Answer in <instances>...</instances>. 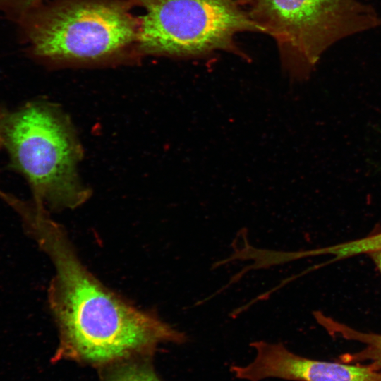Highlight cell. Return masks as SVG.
<instances>
[{"instance_id":"obj_1","label":"cell","mask_w":381,"mask_h":381,"mask_svg":"<svg viewBox=\"0 0 381 381\" xmlns=\"http://www.w3.org/2000/svg\"><path fill=\"white\" fill-rule=\"evenodd\" d=\"M20 215L54 269L48 303L58 328L52 361L66 358L109 365L148 355L162 344H181L185 334L105 286L79 258L63 226L34 204Z\"/></svg>"},{"instance_id":"obj_2","label":"cell","mask_w":381,"mask_h":381,"mask_svg":"<svg viewBox=\"0 0 381 381\" xmlns=\"http://www.w3.org/2000/svg\"><path fill=\"white\" fill-rule=\"evenodd\" d=\"M3 137L11 164L27 180L35 203L47 210H71L90 198L91 190L78 172L83 147L60 107L33 101L7 113Z\"/></svg>"},{"instance_id":"obj_3","label":"cell","mask_w":381,"mask_h":381,"mask_svg":"<svg viewBox=\"0 0 381 381\" xmlns=\"http://www.w3.org/2000/svg\"><path fill=\"white\" fill-rule=\"evenodd\" d=\"M274 41L291 80L308 78L322 54L339 41L381 27V15L361 0H235Z\"/></svg>"},{"instance_id":"obj_4","label":"cell","mask_w":381,"mask_h":381,"mask_svg":"<svg viewBox=\"0 0 381 381\" xmlns=\"http://www.w3.org/2000/svg\"><path fill=\"white\" fill-rule=\"evenodd\" d=\"M144 9L137 42L145 54L202 59L225 51L248 60L238 34L260 32L235 0H132Z\"/></svg>"},{"instance_id":"obj_5","label":"cell","mask_w":381,"mask_h":381,"mask_svg":"<svg viewBox=\"0 0 381 381\" xmlns=\"http://www.w3.org/2000/svg\"><path fill=\"white\" fill-rule=\"evenodd\" d=\"M138 23L115 2L73 0L40 13L30 32L35 54L57 62H95L137 41Z\"/></svg>"},{"instance_id":"obj_6","label":"cell","mask_w":381,"mask_h":381,"mask_svg":"<svg viewBox=\"0 0 381 381\" xmlns=\"http://www.w3.org/2000/svg\"><path fill=\"white\" fill-rule=\"evenodd\" d=\"M253 360L245 365L230 368L236 378L262 381L275 378L289 381H381V371L363 364L331 362L305 358L281 343L265 341L250 344Z\"/></svg>"},{"instance_id":"obj_7","label":"cell","mask_w":381,"mask_h":381,"mask_svg":"<svg viewBox=\"0 0 381 381\" xmlns=\"http://www.w3.org/2000/svg\"><path fill=\"white\" fill-rule=\"evenodd\" d=\"M109 365L101 381H160L149 365L134 358Z\"/></svg>"},{"instance_id":"obj_8","label":"cell","mask_w":381,"mask_h":381,"mask_svg":"<svg viewBox=\"0 0 381 381\" xmlns=\"http://www.w3.org/2000/svg\"><path fill=\"white\" fill-rule=\"evenodd\" d=\"M6 114L7 113L6 112V111L0 107V147H4V140L3 137V123ZM8 197L9 195H6L0 190V198H3L4 200H6Z\"/></svg>"},{"instance_id":"obj_9","label":"cell","mask_w":381,"mask_h":381,"mask_svg":"<svg viewBox=\"0 0 381 381\" xmlns=\"http://www.w3.org/2000/svg\"><path fill=\"white\" fill-rule=\"evenodd\" d=\"M381 273V250L373 251L368 254Z\"/></svg>"}]
</instances>
